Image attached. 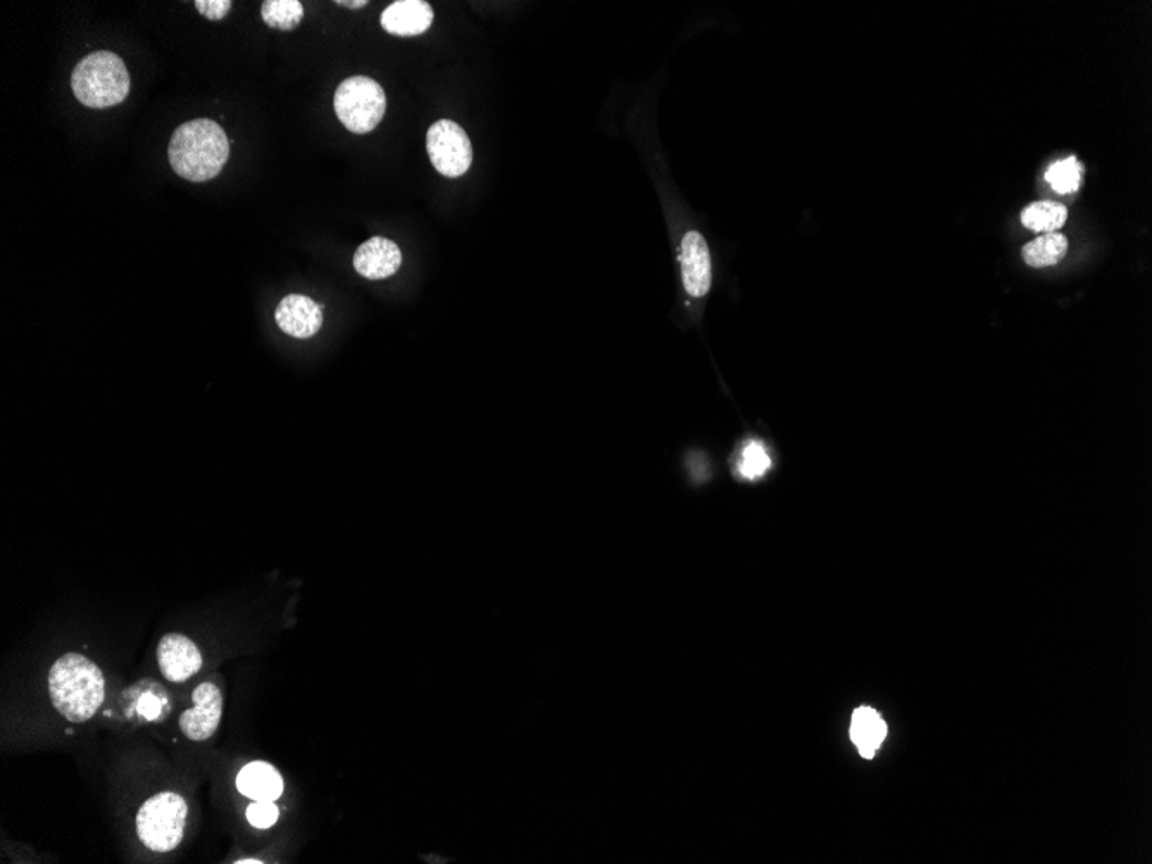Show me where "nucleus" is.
Returning a JSON list of instances; mask_svg holds the SVG:
<instances>
[{"mask_svg": "<svg viewBox=\"0 0 1152 864\" xmlns=\"http://www.w3.org/2000/svg\"><path fill=\"white\" fill-rule=\"evenodd\" d=\"M48 693L61 717L72 723H85L105 702V675L88 657L64 654L48 671Z\"/></svg>", "mask_w": 1152, "mask_h": 864, "instance_id": "1", "label": "nucleus"}, {"mask_svg": "<svg viewBox=\"0 0 1152 864\" xmlns=\"http://www.w3.org/2000/svg\"><path fill=\"white\" fill-rule=\"evenodd\" d=\"M168 156L176 175L194 184L209 182L223 172L230 157V140L216 121L199 118L176 128Z\"/></svg>", "mask_w": 1152, "mask_h": 864, "instance_id": "2", "label": "nucleus"}, {"mask_svg": "<svg viewBox=\"0 0 1152 864\" xmlns=\"http://www.w3.org/2000/svg\"><path fill=\"white\" fill-rule=\"evenodd\" d=\"M72 88L76 99L87 108H111L130 94V73L118 54L97 51L76 64Z\"/></svg>", "mask_w": 1152, "mask_h": 864, "instance_id": "3", "label": "nucleus"}, {"mask_svg": "<svg viewBox=\"0 0 1152 864\" xmlns=\"http://www.w3.org/2000/svg\"><path fill=\"white\" fill-rule=\"evenodd\" d=\"M187 802L175 792L151 797L136 814V833L154 853H169L180 845L187 823Z\"/></svg>", "mask_w": 1152, "mask_h": 864, "instance_id": "4", "label": "nucleus"}, {"mask_svg": "<svg viewBox=\"0 0 1152 864\" xmlns=\"http://www.w3.org/2000/svg\"><path fill=\"white\" fill-rule=\"evenodd\" d=\"M333 108L349 132L364 135L378 127L387 109L382 85L370 76H351L337 88Z\"/></svg>", "mask_w": 1152, "mask_h": 864, "instance_id": "5", "label": "nucleus"}, {"mask_svg": "<svg viewBox=\"0 0 1152 864\" xmlns=\"http://www.w3.org/2000/svg\"><path fill=\"white\" fill-rule=\"evenodd\" d=\"M427 151L435 169L447 178L463 176L473 163L470 136L456 121L440 120L431 124Z\"/></svg>", "mask_w": 1152, "mask_h": 864, "instance_id": "6", "label": "nucleus"}, {"mask_svg": "<svg viewBox=\"0 0 1152 864\" xmlns=\"http://www.w3.org/2000/svg\"><path fill=\"white\" fill-rule=\"evenodd\" d=\"M680 271L683 288L694 299L706 297L713 285V261L706 239L699 230H689L680 242Z\"/></svg>", "mask_w": 1152, "mask_h": 864, "instance_id": "7", "label": "nucleus"}, {"mask_svg": "<svg viewBox=\"0 0 1152 864\" xmlns=\"http://www.w3.org/2000/svg\"><path fill=\"white\" fill-rule=\"evenodd\" d=\"M194 706L180 717V730L188 741L204 742L215 735L223 714V696L218 686L204 681L191 692Z\"/></svg>", "mask_w": 1152, "mask_h": 864, "instance_id": "8", "label": "nucleus"}, {"mask_svg": "<svg viewBox=\"0 0 1152 864\" xmlns=\"http://www.w3.org/2000/svg\"><path fill=\"white\" fill-rule=\"evenodd\" d=\"M157 665L166 680L182 683L199 674L202 656L190 638L182 634H168L161 638L157 646Z\"/></svg>", "mask_w": 1152, "mask_h": 864, "instance_id": "9", "label": "nucleus"}, {"mask_svg": "<svg viewBox=\"0 0 1152 864\" xmlns=\"http://www.w3.org/2000/svg\"><path fill=\"white\" fill-rule=\"evenodd\" d=\"M275 319L282 331L294 339H309L323 325V309L307 295L290 294L279 300Z\"/></svg>", "mask_w": 1152, "mask_h": 864, "instance_id": "10", "label": "nucleus"}, {"mask_svg": "<svg viewBox=\"0 0 1152 864\" xmlns=\"http://www.w3.org/2000/svg\"><path fill=\"white\" fill-rule=\"evenodd\" d=\"M403 254L397 243L383 237L366 240L354 254V267L367 280L391 278L399 271Z\"/></svg>", "mask_w": 1152, "mask_h": 864, "instance_id": "11", "label": "nucleus"}, {"mask_svg": "<svg viewBox=\"0 0 1152 864\" xmlns=\"http://www.w3.org/2000/svg\"><path fill=\"white\" fill-rule=\"evenodd\" d=\"M380 23L391 35H421L434 23V9L424 0H397L382 12Z\"/></svg>", "mask_w": 1152, "mask_h": 864, "instance_id": "12", "label": "nucleus"}, {"mask_svg": "<svg viewBox=\"0 0 1152 864\" xmlns=\"http://www.w3.org/2000/svg\"><path fill=\"white\" fill-rule=\"evenodd\" d=\"M237 787L254 801L275 802L284 792V780L272 765L255 761L239 773Z\"/></svg>", "mask_w": 1152, "mask_h": 864, "instance_id": "13", "label": "nucleus"}, {"mask_svg": "<svg viewBox=\"0 0 1152 864\" xmlns=\"http://www.w3.org/2000/svg\"><path fill=\"white\" fill-rule=\"evenodd\" d=\"M851 737L856 744L857 751L866 759H871L880 750L887 737L886 721L871 708H859L853 714L851 723Z\"/></svg>", "mask_w": 1152, "mask_h": 864, "instance_id": "14", "label": "nucleus"}, {"mask_svg": "<svg viewBox=\"0 0 1152 864\" xmlns=\"http://www.w3.org/2000/svg\"><path fill=\"white\" fill-rule=\"evenodd\" d=\"M1066 251H1068V240L1065 236L1053 231V233H1045L1044 237L1027 243L1021 254L1029 266L1049 267L1060 263L1065 258Z\"/></svg>", "mask_w": 1152, "mask_h": 864, "instance_id": "15", "label": "nucleus"}, {"mask_svg": "<svg viewBox=\"0 0 1152 864\" xmlns=\"http://www.w3.org/2000/svg\"><path fill=\"white\" fill-rule=\"evenodd\" d=\"M1066 219H1068V211L1065 206L1053 203V200L1030 204L1029 208L1021 212L1023 227L1033 231H1045V233L1060 230L1066 223Z\"/></svg>", "mask_w": 1152, "mask_h": 864, "instance_id": "16", "label": "nucleus"}, {"mask_svg": "<svg viewBox=\"0 0 1152 864\" xmlns=\"http://www.w3.org/2000/svg\"><path fill=\"white\" fill-rule=\"evenodd\" d=\"M261 17L272 29L294 30L304 18V8L299 0H266L261 6Z\"/></svg>", "mask_w": 1152, "mask_h": 864, "instance_id": "17", "label": "nucleus"}, {"mask_svg": "<svg viewBox=\"0 0 1152 864\" xmlns=\"http://www.w3.org/2000/svg\"><path fill=\"white\" fill-rule=\"evenodd\" d=\"M1082 175H1084V166L1078 163L1077 157L1069 156L1066 160L1056 161V163L1047 167L1045 182L1057 194H1072V192L1078 190V187H1080Z\"/></svg>", "mask_w": 1152, "mask_h": 864, "instance_id": "18", "label": "nucleus"}, {"mask_svg": "<svg viewBox=\"0 0 1152 864\" xmlns=\"http://www.w3.org/2000/svg\"><path fill=\"white\" fill-rule=\"evenodd\" d=\"M771 468L770 455L766 452L765 444L759 440H750L742 450L738 473L746 480L761 479L762 474Z\"/></svg>", "mask_w": 1152, "mask_h": 864, "instance_id": "19", "label": "nucleus"}, {"mask_svg": "<svg viewBox=\"0 0 1152 864\" xmlns=\"http://www.w3.org/2000/svg\"><path fill=\"white\" fill-rule=\"evenodd\" d=\"M248 820L255 829H270L278 820V808L273 802L255 801L248 808Z\"/></svg>", "mask_w": 1152, "mask_h": 864, "instance_id": "20", "label": "nucleus"}, {"mask_svg": "<svg viewBox=\"0 0 1152 864\" xmlns=\"http://www.w3.org/2000/svg\"><path fill=\"white\" fill-rule=\"evenodd\" d=\"M136 711L144 720L160 721L166 714V699L161 698V693H144L140 698Z\"/></svg>", "mask_w": 1152, "mask_h": 864, "instance_id": "21", "label": "nucleus"}, {"mask_svg": "<svg viewBox=\"0 0 1152 864\" xmlns=\"http://www.w3.org/2000/svg\"><path fill=\"white\" fill-rule=\"evenodd\" d=\"M197 11L211 21H220L232 11L230 0H196Z\"/></svg>", "mask_w": 1152, "mask_h": 864, "instance_id": "22", "label": "nucleus"}, {"mask_svg": "<svg viewBox=\"0 0 1152 864\" xmlns=\"http://www.w3.org/2000/svg\"><path fill=\"white\" fill-rule=\"evenodd\" d=\"M337 4H339V6H348V8H352V9H360V8H363V6H366L367 2H366V0H361V2H337Z\"/></svg>", "mask_w": 1152, "mask_h": 864, "instance_id": "23", "label": "nucleus"}, {"mask_svg": "<svg viewBox=\"0 0 1152 864\" xmlns=\"http://www.w3.org/2000/svg\"><path fill=\"white\" fill-rule=\"evenodd\" d=\"M239 863H261V861H257V860H245V861H239Z\"/></svg>", "mask_w": 1152, "mask_h": 864, "instance_id": "24", "label": "nucleus"}]
</instances>
